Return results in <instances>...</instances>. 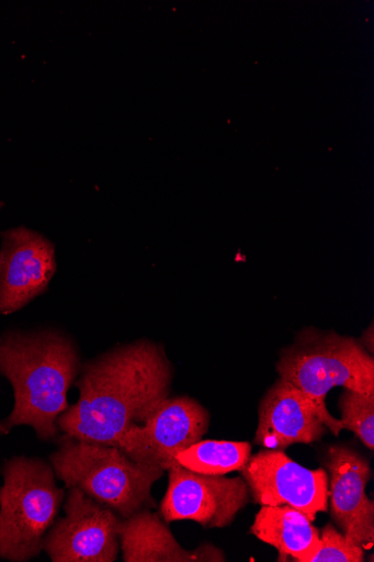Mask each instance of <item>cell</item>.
Returning <instances> with one entry per match:
<instances>
[{
  "mask_svg": "<svg viewBox=\"0 0 374 562\" xmlns=\"http://www.w3.org/2000/svg\"><path fill=\"white\" fill-rule=\"evenodd\" d=\"M172 381L163 346L141 339L115 347L82 366L79 400L59 417L58 428L77 440L117 446L170 396Z\"/></svg>",
  "mask_w": 374,
  "mask_h": 562,
  "instance_id": "6da1fadb",
  "label": "cell"
},
{
  "mask_svg": "<svg viewBox=\"0 0 374 562\" xmlns=\"http://www.w3.org/2000/svg\"><path fill=\"white\" fill-rule=\"evenodd\" d=\"M81 368L75 341L59 330H10L0 336V375L12 384L15 398L7 427L29 426L41 440L55 439Z\"/></svg>",
  "mask_w": 374,
  "mask_h": 562,
  "instance_id": "7a4b0ae2",
  "label": "cell"
},
{
  "mask_svg": "<svg viewBox=\"0 0 374 562\" xmlns=\"http://www.w3.org/2000/svg\"><path fill=\"white\" fill-rule=\"evenodd\" d=\"M283 379L317 406L325 426L335 436L343 430L327 407V396L335 387H343L364 395H374V360L352 337L335 331L303 329L294 342L284 348L277 364Z\"/></svg>",
  "mask_w": 374,
  "mask_h": 562,
  "instance_id": "3957f363",
  "label": "cell"
},
{
  "mask_svg": "<svg viewBox=\"0 0 374 562\" xmlns=\"http://www.w3.org/2000/svg\"><path fill=\"white\" fill-rule=\"evenodd\" d=\"M49 464L67 488H79L95 502L127 519L154 505L152 485L162 469L133 461L120 447L86 442L65 436Z\"/></svg>",
  "mask_w": 374,
  "mask_h": 562,
  "instance_id": "277c9868",
  "label": "cell"
},
{
  "mask_svg": "<svg viewBox=\"0 0 374 562\" xmlns=\"http://www.w3.org/2000/svg\"><path fill=\"white\" fill-rule=\"evenodd\" d=\"M0 487V559L27 562L41 554L66 498L50 464L18 456L2 468Z\"/></svg>",
  "mask_w": 374,
  "mask_h": 562,
  "instance_id": "5b68a950",
  "label": "cell"
},
{
  "mask_svg": "<svg viewBox=\"0 0 374 562\" xmlns=\"http://www.w3.org/2000/svg\"><path fill=\"white\" fill-rule=\"evenodd\" d=\"M66 517L47 532L43 551L53 562H114L121 551L122 518L84 494L69 488Z\"/></svg>",
  "mask_w": 374,
  "mask_h": 562,
  "instance_id": "8992f818",
  "label": "cell"
},
{
  "mask_svg": "<svg viewBox=\"0 0 374 562\" xmlns=\"http://www.w3.org/2000/svg\"><path fill=\"white\" fill-rule=\"evenodd\" d=\"M208 425L209 415L197 401L169 396L144 424L129 428L117 447L133 461L168 472L178 453L202 440Z\"/></svg>",
  "mask_w": 374,
  "mask_h": 562,
  "instance_id": "52a82bcc",
  "label": "cell"
},
{
  "mask_svg": "<svg viewBox=\"0 0 374 562\" xmlns=\"http://www.w3.org/2000/svg\"><path fill=\"white\" fill-rule=\"evenodd\" d=\"M168 472L169 487L160 503L167 524L189 520L203 528L224 529L249 502V487L242 477L203 475L178 462Z\"/></svg>",
  "mask_w": 374,
  "mask_h": 562,
  "instance_id": "ba28073f",
  "label": "cell"
},
{
  "mask_svg": "<svg viewBox=\"0 0 374 562\" xmlns=\"http://www.w3.org/2000/svg\"><path fill=\"white\" fill-rule=\"evenodd\" d=\"M241 473L254 502L261 506H291L311 522L328 510V472L303 468L283 450L259 451L250 457Z\"/></svg>",
  "mask_w": 374,
  "mask_h": 562,
  "instance_id": "9c48e42d",
  "label": "cell"
},
{
  "mask_svg": "<svg viewBox=\"0 0 374 562\" xmlns=\"http://www.w3.org/2000/svg\"><path fill=\"white\" fill-rule=\"evenodd\" d=\"M56 273V246L45 236L26 227L2 233L0 316L25 308L46 292Z\"/></svg>",
  "mask_w": 374,
  "mask_h": 562,
  "instance_id": "30bf717a",
  "label": "cell"
},
{
  "mask_svg": "<svg viewBox=\"0 0 374 562\" xmlns=\"http://www.w3.org/2000/svg\"><path fill=\"white\" fill-rule=\"evenodd\" d=\"M326 465L330 472L331 516L342 533L364 551L374 543V503L365 487L371 477L366 459L348 446L328 450Z\"/></svg>",
  "mask_w": 374,
  "mask_h": 562,
  "instance_id": "8fae6325",
  "label": "cell"
},
{
  "mask_svg": "<svg viewBox=\"0 0 374 562\" xmlns=\"http://www.w3.org/2000/svg\"><path fill=\"white\" fill-rule=\"evenodd\" d=\"M328 432L315 403L290 382L280 379L259 405L254 442L265 449L284 450L310 445Z\"/></svg>",
  "mask_w": 374,
  "mask_h": 562,
  "instance_id": "7c38bea8",
  "label": "cell"
},
{
  "mask_svg": "<svg viewBox=\"0 0 374 562\" xmlns=\"http://www.w3.org/2000/svg\"><path fill=\"white\" fill-rule=\"evenodd\" d=\"M120 542L125 562H224L225 552L205 543L184 549L169 527L148 509L122 519Z\"/></svg>",
  "mask_w": 374,
  "mask_h": 562,
  "instance_id": "4fadbf2b",
  "label": "cell"
},
{
  "mask_svg": "<svg viewBox=\"0 0 374 562\" xmlns=\"http://www.w3.org/2000/svg\"><path fill=\"white\" fill-rule=\"evenodd\" d=\"M301 510L291 506H261L251 533L280 552L279 561L306 562L320 544L319 530Z\"/></svg>",
  "mask_w": 374,
  "mask_h": 562,
  "instance_id": "5bb4252c",
  "label": "cell"
},
{
  "mask_svg": "<svg viewBox=\"0 0 374 562\" xmlns=\"http://www.w3.org/2000/svg\"><path fill=\"white\" fill-rule=\"evenodd\" d=\"M252 447L246 441L200 440L175 456L183 468L203 475L225 476L241 472Z\"/></svg>",
  "mask_w": 374,
  "mask_h": 562,
  "instance_id": "9a60e30c",
  "label": "cell"
},
{
  "mask_svg": "<svg viewBox=\"0 0 374 562\" xmlns=\"http://www.w3.org/2000/svg\"><path fill=\"white\" fill-rule=\"evenodd\" d=\"M343 430L352 431L371 451L374 449V395L344 390L340 396Z\"/></svg>",
  "mask_w": 374,
  "mask_h": 562,
  "instance_id": "2e32d148",
  "label": "cell"
},
{
  "mask_svg": "<svg viewBox=\"0 0 374 562\" xmlns=\"http://www.w3.org/2000/svg\"><path fill=\"white\" fill-rule=\"evenodd\" d=\"M320 544L306 562H363L364 550L352 543L332 524L319 531Z\"/></svg>",
  "mask_w": 374,
  "mask_h": 562,
  "instance_id": "e0dca14e",
  "label": "cell"
},
{
  "mask_svg": "<svg viewBox=\"0 0 374 562\" xmlns=\"http://www.w3.org/2000/svg\"><path fill=\"white\" fill-rule=\"evenodd\" d=\"M10 431L4 423H0V436L8 435Z\"/></svg>",
  "mask_w": 374,
  "mask_h": 562,
  "instance_id": "ac0fdd59",
  "label": "cell"
},
{
  "mask_svg": "<svg viewBox=\"0 0 374 562\" xmlns=\"http://www.w3.org/2000/svg\"><path fill=\"white\" fill-rule=\"evenodd\" d=\"M4 207V202L0 201V211Z\"/></svg>",
  "mask_w": 374,
  "mask_h": 562,
  "instance_id": "d6986e66",
  "label": "cell"
}]
</instances>
